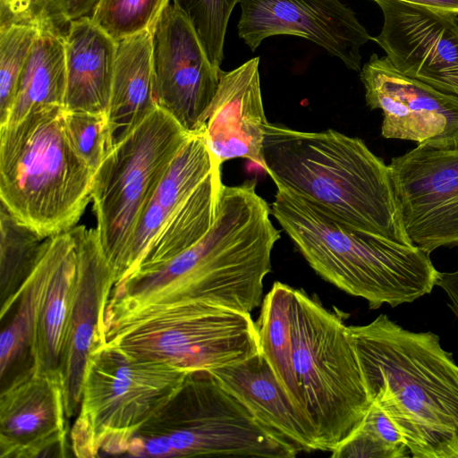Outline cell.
<instances>
[{"mask_svg": "<svg viewBox=\"0 0 458 458\" xmlns=\"http://www.w3.org/2000/svg\"><path fill=\"white\" fill-rule=\"evenodd\" d=\"M105 337L131 358L186 372L211 371L259 352L250 313L202 301L142 309L106 326Z\"/></svg>", "mask_w": 458, "mask_h": 458, "instance_id": "cell-8", "label": "cell"}, {"mask_svg": "<svg viewBox=\"0 0 458 458\" xmlns=\"http://www.w3.org/2000/svg\"><path fill=\"white\" fill-rule=\"evenodd\" d=\"M256 182L224 185L216 221L194 245L115 283L106 325L148 307L202 301L250 313L260 306L263 282L280 231Z\"/></svg>", "mask_w": 458, "mask_h": 458, "instance_id": "cell-1", "label": "cell"}, {"mask_svg": "<svg viewBox=\"0 0 458 458\" xmlns=\"http://www.w3.org/2000/svg\"><path fill=\"white\" fill-rule=\"evenodd\" d=\"M240 5L238 35L251 51L267 38L293 35L360 72V48L372 37L340 0H241Z\"/></svg>", "mask_w": 458, "mask_h": 458, "instance_id": "cell-15", "label": "cell"}, {"mask_svg": "<svg viewBox=\"0 0 458 458\" xmlns=\"http://www.w3.org/2000/svg\"><path fill=\"white\" fill-rule=\"evenodd\" d=\"M263 169L290 191L359 230L403 245L408 237L388 165L357 137L301 131L268 123Z\"/></svg>", "mask_w": 458, "mask_h": 458, "instance_id": "cell-3", "label": "cell"}, {"mask_svg": "<svg viewBox=\"0 0 458 458\" xmlns=\"http://www.w3.org/2000/svg\"><path fill=\"white\" fill-rule=\"evenodd\" d=\"M358 428L374 438L401 452L404 457L411 456L396 426L376 403L371 402Z\"/></svg>", "mask_w": 458, "mask_h": 458, "instance_id": "cell-35", "label": "cell"}, {"mask_svg": "<svg viewBox=\"0 0 458 458\" xmlns=\"http://www.w3.org/2000/svg\"><path fill=\"white\" fill-rule=\"evenodd\" d=\"M170 0H99L93 22L114 41L150 30Z\"/></svg>", "mask_w": 458, "mask_h": 458, "instance_id": "cell-31", "label": "cell"}, {"mask_svg": "<svg viewBox=\"0 0 458 458\" xmlns=\"http://www.w3.org/2000/svg\"><path fill=\"white\" fill-rule=\"evenodd\" d=\"M188 372L104 344L90 354L70 432L80 458L125 454L135 433L177 392Z\"/></svg>", "mask_w": 458, "mask_h": 458, "instance_id": "cell-9", "label": "cell"}, {"mask_svg": "<svg viewBox=\"0 0 458 458\" xmlns=\"http://www.w3.org/2000/svg\"><path fill=\"white\" fill-rule=\"evenodd\" d=\"M458 15V0H400Z\"/></svg>", "mask_w": 458, "mask_h": 458, "instance_id": "cell-37", "label": "cell"}, {"mask_svg": "<svg viewBox=\"0 0 458 458\" xmlns=\"http://www.w3.org/2000/svg\"><path fill=\"white\" fill-rule=\"evenodd\" d=\"M116 43L92 19L71 25L64 38L67 77L64 111L106 114Z\"/></svg>", "mask_w": 458, "mask_h": 458, "instance_id": "cell-21", "label": "cell"}, {"mask_svg": "<svg viewBox=\"0 0 458 458\" xmlns=\"http://www.w3.org/2000/svg\"><path fill=\"white\" fill-rule=\"evenodd\" d=\"M62 372L32 366L0 395V458L66 455L68 422Z\"/></svg>", "mask_w": 458, "mask_h": 458, "instance_id": "cell-17", "label": "cell"}, {"mask_svg": "<svg viewBox=\"0 0 458 458\" xmlns=\"http://www.w3.org/2000/svg\"><path fill=\"white\" fill-rule=\"evenodd\" d=\"M93 175L72 145L63 106L0 127L1 203L41 235L75 226L91 199Z\"/></svg>", "mask_w": 458, "mask_h": 458, "instance_id": "cell-5", "label": "cell"}, {"mask_svg": "<svg viewBox=\"0 0 458 458\" xmlns=\"http://www.w3.org/2000/svg\"><path fill=\"white\" fill-rule=\"evenodd\" d=\"M270 208L313 270L370 309L412 302L436 286L439 271L414 244L356 229L283 189Z\"/></svg>", "mask_w": 458, "mask_h": 458, "instance_id": "cell-4", "label": "cell"}, {"mask_svg": "<svg viewBox=\"0 0 458 458\" xmlns=\"http://www.w3.org/2000/svg\"><path fill=\"white\" fill-rule=\"evenodd\" d=\"M333 458H404V455L357 428L331 452Z\"/></svg>", "mask_w": 458, "mask_h": 458, "instance_id": "cell-34", "label": "cell"}, {"mask_svg": "<svg viewBox=\"0 0 458 458\" xmlns=\"http://www.w3.org/2000/svg\"><path fill=\"white\" fill-rule=\"evenodd\" d=\"M218 170H221V165L210 152L202 131L191 134L172 161L138 220L126 250L120 280L138 267L164 225L186 203L197 188Z\"/></svg>", "mask_w": 458, "mask_h": 458, "instance_id": "cell-19", "label": "cell"}, {"mask_svg": "<svg viewBox=\"0 0 458 458\" xmlns=\"http://www.w3.org/2000/svg\"><path fill=\"white\" fill-rule=\"evenodd\" d=\"M69 234V231H66L51 237L38 263L20 289L14 312L0 335L2 381L11 375L12 370L26 354L30 355L42 303Z\"/></svg>", "mask_w": 458, "mask_h": 458, "instance_id": "cell-24", "label": "cell"}, {"mask_svg": "<svg viewBox=\"0 0 458 458\" xmlns=\"http://www.w3.org/2000/svg\"><path fill=\"white\" fill-rule=\"evenodd\" d=\"M99 0H0V28L24 25L64 38L71 25L92 19Z\"/></svg>", "mask_w": 458, "mask_h": 458, "instance_id": "cell-29", "label": "cell"}, {"mask_svg": "<svg viewBox=\"0 0 458 458\" xmlns=\"http://www.w3.org/2000/svg\"><path fill=\"white\" fill-rule=\"evenodd\" d=\"M388 166L411 242L428 254L458 246V148L418 145Z\"/></svg>", "mask_w": 458, "mask_h": 458, "instance_id": "cell-12", "label": "cell"}, {"mask_svg": "<svg viewBox=\"0 0 458 458\" xmlns=\"http://www.w3.org/2000/svg\"><path fill=\"white\" fill-rule=\"evenodd\" d=\"M66 83L64 38L38 31L21 71L8 120L3 126L16 123L43 106L64 107Z\"/></svg>", "mask_w": 458, "mask_h": 458, "instance_id": "cell-25", "label": "cell"}, {"mask_svg": "<svg viewBox=\"0 0 458 458\" xmlns=\"http://www.w3.org/2000/svg\"><path fill=\"white\" fill-rule=\"evenodd\" d=\"M223 187L221 170L210 174L164 225L133 271L164 263L202 239L216 221Z\"/></svg>", "mask_w": 458, "mask_h": 458, "instance_id": "cell-26", "label": "cell"}, {"mask_svg": "<svg viewBox=\"0 0 458 458\" xmlns=\"http://www.w3.org/2000/svg\"><path fill=\"white\" fill-rule=\"evenodd\" d=\"M293 287L288 284L276 282L263 299L256 326L259 351L307 421L301 410L300 392L293 366ZM307 423L309 424L308 421Z\"/></svg>", "mask_w": 458, "mask_h": 458, "instance_id": "cell-27", "label": "cell"}, {"mask_svg": "<svg viewBox=\"0 0 458 458\" xmlns=\"http://www.w3.org/2000/svg\"><path fill=\"white\" fill-rule=\"evenodd\" d=\"M38 33L24 25L0 28V126L8 120L21 71Z\"/></svg>", "mask_w": 458, "mask_h": 458, "instance_id": "cell-32", "label": "cell"}, {"mask_svg": "<svg viewBox=\"0 0 458 458\" xmlns=\"http://www.w3.org/2000/svg\"><path fill=\"white\" fill-rule=\"evenodd\" d=\"M368 394L414 458H458V365L430 331L380 314L350 326Z\"/></svg>", "mask_w": 458, "mask_h": 458, "instance_id": "cell-2", "label": "cell"}, {"mask_svg": "<svg viewBox=\"0 0 458 458\" xmlns=\"http://www.w3.org/2000/svg\"><path fill=\"white\" fill-rule=\"evenodd\" d=\"M210 372L256 420L299 452L317 450L309 424L260 351Z\"/></svg>", "mask_w": 458, "mask_h": 458, "instance_id": "cell-20", "label": "cell"}, {"mask_svg": "<svg viewBox=\"0 0 458 458\" xmlns=\"http://www.w3.org/2000/svg\"><path fill=\"white\" fill-rule=\"evenodd\" d=\"M50 239L19 220L1 203V321L14 307L20 289L38 263Z\"/></svg>", "mask_w": 458, "mask_h": 458, "instance_id": "cell-28", "label": "cell"}, {"mask_svg": "<svg viewBox=\"0 0 458 458\" xmlns=\"http://www.w3.org/2000/svg\"><path fill=\"white\" fill-rule=\"evenodd\" d=\"M157 107L153 95L151 30H145L116 43L106 112L113 146Z\"/></svg>", "mask_w": 458, "mask_h": 458, "instance_id": "cell-22", "label": "cell"}, {"mask_svg": "<svg viewBox=\"0 0 458 458\" xmlns=\"http://www.w3.org/2000/svg\"><path fill=\"white\" fill-rule=\"evenodd\" d=\"M259 64V57H254L230 72L222 71L202 131L210 152L221 165L242 157L263 168V142L268 122Z\"/></svg>", "mask_w": 458, "mask_h": 458, "instance_id": "cell-18", "label": "cell"}, {"mask_svg": "<svg viewBox=\"0 0 458 458\" xmlns=\"http://www.w3.org/2000/svg\"><path fill=\"white\" fill-rule=\"evenodd\" d=\"M64 120L75 152L95 173L114 147L106 114L64 111Z\"/></svg>", "mask_w": 458, "mask_h": 458, "instance_id": "cell-33", "label": "cell"}, {"mask_svg": "<svg viewBox=\"0 0 458 458\" xmlns=\"http://www.w3.org/2000/svg\"><path fill=\"white\" fill-rule=\"evenodd\" d=\"M384 22L372 38L401 73L458 97L457 14L400 0H372Z\"/></svg>", "mask_w": 458, "mask_h": 458, "instance_id": "cell-14", "label": "cell"}, {"mask_svg": "<svg viewBox=\"0 0 458 458\" xmlns=\"http://www.w3.org/2000/svg\"><path fill=\"white\" fill-rule=\"evenodd\" d=\"M189 21L210 63L220 68L231 13L241 0H171Z\"/></svg>", "mask_w": 458, "mask_h": 458, "instance_id": "cell-30", "label": "cell"}, {"mask_svg": "<svg viewBox=\"0 0 458 458\" xmlns=\"http://www.w3.org/2000/svg\"><path fill=\"white\" fill-rule=\"evenodd\" d=\"M300 452L261 424L207 370L188 372L173 397L132 437L137 457L293 458Z\"/></svg>", "mask_w": 458, "mask_h": 458, "instance_id": "cell-7", "label": "cell"}, {"mask_svg": "<svg viewBox=\"0 0 458 458\" xmlns=\"http://www.w3.org/2000/svg\"><path fill=\"white\" fill-rule=\"evenodd\" d=\"M360 80L367 105L383 111V137L458 148V97L405 76L377 54L361 67Z\"/></svg>", "mask_w": 458, "mask_h": 458, "instance_id": "cell-13", "label": "cell"}, {"mask_svg": "<svg viewBox=\"0 0 458 458\" xmlns=\"http://www.w3.org/2000/svg\"><path fill=\"white\" fill-rule=\"evenodd\" d=\"M336 309L293 290V366L317 450L332 452L360 424L371 401L350 326Z\"/></svg>", "mask_w": 458, "mask_h": 458, "instance_id": "cell-6", "label": "cell"}, {"mask_svg": "<svg viewBox=\"0 0 458 458\" xmlns=\"http://www.w3.org/2000/svg\"><path fill=\"white\" fill-rule=\"evenodd\" d=\"M150 30L155 102L188 133L201 132L222 70L210 63L191 24L170 1Z\"/></svg>", "mask_w": 458, "mask_h": 458, "instance_id": "cell-11", "label": "cell"}, {"mask_svg": "<svg viewBox=\"0 0 458 458\" xmlns=\"http://www.w3.org/2000/svg\"><path fill=\"white\" fill-rule=\"evenodd\" d=\"M190 135L157 107L113 147L94 173L96 229L115 283L144 208Z\"/></svg>", "mask_w": 458, "mask_h": 458, "instance_id": "cell-10", "label": "cell"}, {"mask_svg": "<svg viewBox=\"0 0 458 458\" xmlns=\"http://www.w3.org/2000/svg\"><path fill=\"white\" fill-rule=\"evenodd\" d=\"M49 282L30 348V366L61 371V361L72 302L76 272V241L72 229Z\"/></svg>", "mask_w": 458, "mask_h": 458, "instance_id": "cell-23", "label": "cell"}, {"mask_svg": "<svg viewBox=\"0 0 458 458\" xmlns=\"http://www.w3.org/2000/svg\"><path fill=\"white\" fill-rule=\"evenodd\" d=\"M436 285L446 293L450 301V308L458 318V270L439 272Z\"/></svg>", "mask_w": 458, "mask_h": 458, "instance_id": "cell-36", "label": "cell"}, {"mask_svg": "<svg viewBox=\"0 0 458 458\" xmlns=\"http://www.w3.org/2000/svg\"><path fill=\"white\" fill-rule=\"evenodd\" d=\"M72 231L76 241L77 272L61 361L68 418L79 412L90 354L106 344L105 313L115 284L97 229L75 225Z\"/></svg>", "mask_w": 458, "mask_h": 458, "instance_id": "cell-16", "label": "cell"}]
</instances>
